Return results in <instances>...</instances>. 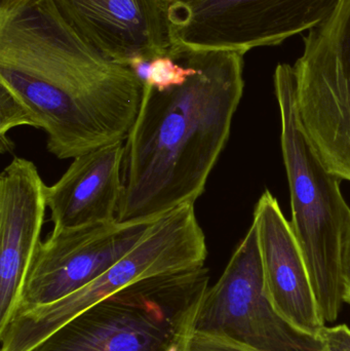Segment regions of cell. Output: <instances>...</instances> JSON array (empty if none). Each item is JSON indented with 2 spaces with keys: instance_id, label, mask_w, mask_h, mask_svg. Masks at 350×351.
<instances>
[{
  "instance_id": "cell-10",
  "label": "cell",
  "mask_w": 350,
  "mask_h": 351,
  "mask_svg": "<svg viewBox=\"0 0 350 351\" xmlns=\"http://www.w3.org/2000/svg\"><path fill=\"white\" fill-rule=\"evenodd\" d=\"M80 36L106 57L129 66L168 55L171 43L164 0H53Z\"/></svg>"
},
{
  "instance_id": "cell-8",
  "label": "cell",
  "mask_w": 350,
  "mask_h": 351,
  "mask_svg": "<svg viewBox=\"0 0 350 351\" xmlns=\"http://www.w3.org/2000/svg\"><path fill=\"white\" fill-rule=\"evenodd\" d=\"M193 331L230 338L258 351H320L322 348L320 338L294 327L269 301L254 222L221 278L208 289Z\"/></svg>"
},
{
  "instance_id": "cell-1",
  "label": "cell",
  "mask_w": 350,
  "mask_h": 351,
  "mask_svg": "<svg viewBox=\"0 0 350 351\" xmlns=\"http://www.w3.org/2000/svg\"><path fill=\"white\" fill-rule=\"evenodd\" d=\"M0 86L28 109L60 160L123 142L144 82L92 47L53 0H0Z\"/></svg>"
},
{
  "instance_id": "cell-12",
  "label": "cell",
  "mask_w": 350,
  "mask_h": 351,
  "mask_svg": "<svg viewBox=\"0 0 350 351\" xmlns=\"http://www.w3.org/2000/svg\"><path fill=\"white\" fill-rule=\"evenodd\" d=\"M267 296L291 325L312 337L324 329L316 295L299 243L277 198L266 190L257 202L254 220Z\"/></svg>"
},
{
  "instance_id": "cell-7",
  "label": "cell",
  "mask_w": 350,
  "mask_h": 351,
  "mask_svg": "<svg viewBox=\"0 0 350 351\" xmlns=\"http://www.w3.org/2000/svg\"><path fill=\"white\" fill-rule=\"evenodd\" d=\"M172 57L277 47L326 20L340 0H164Z\"/></svg>"
},
{
  "instance_id": "cell-5",
  "label": "cell",
  "mask_w": 350,
  "mask_h": 351,
  "mask_svg": "<svg viewBox=\"0 0 350 351\" xmlns=\"http://www.w3.org/2000/svg\"><path fill=\"white\" fill-rule=\"evenodd\" d=\"M207 257L195 204H183L153 221L129 253L88 286L14 315L0 327V351H31L70 319L125 287L150 276L201 267Z\"/></svg>"
},
{
  "instance_id": "cell-2",
  "label": "cell",
  "mask_w": 350,
  "mask_h": 351,
  "mask_svg": "<svg viewBox=\"0 0 350 351\" xmlns=\"http://www.w3.org/2000/svg\"><path fill=\"white\" fill-rule=\"evenodd\" d=\"M193 66L185 82L144 84L125 140L123 194L117 222L150 223L205 192L244 93L245 53H182Z\"/></svg>"
},
{
  "instance_id": "cell-14",
  "label": "cell",
  "mask_w": 350,
  "mask_h": 351,
  "mask_svg": "<svg viewBox=\"0 0 350 351\" xmlns=\"http://www.w3.org/2000/svg\"><path fill=\"white\" fill-rule=\"evenodd\" d=\"M29 125L36 128L32 115L27 107L16 98L10 90L0 86V152H10L14 142L8 137L14 128Z\"/></svg>"
},
{
  "instance_id": "cell-11",
  "label": "cell",
  "mask_w": 350,
  "mask_h": 351,
  "mask_svg": "<svg viewBox=\"0 0 350 351\" xmlns=\"http://www.w3.org/2000/svg\"><path fill=\"white\" fill-rule=\"evenodd\" d=\"M47 188L36 166L14 158L0 175V327L14 315L40 243Z\"/></svg>"
},
{
  "instance_id": "cell-17",
  "label": "cell",
  "mask_w": 350,
  "mask_h": 351,
  "mask_svg": "<svg viewBox=\"0 0 350 351\" xmlns=\"http://www.w3.org/2000/svg\"><path fill=\"white\" fill-rule=\"evenodd\" d=\"M341 276H342L343 301L350 305V226L343 239L341 251Z\"/></svg>"
},
{
  "instance_id": "cell-15",
  "label": "cell",
  "mask_w": 350,
  "mask_h": 351,
  "mask_svg": "<svg viewBox=\"0 0 350 351\" xmlns=\"http://www.w3.org/2000/svg\"><path fill=\"white\" fill-rule=\"evenodd\" d=\"M184 351H258L230 338L203 332L192 331Z\"/></svg>"
},
{
  "instance_id": "cell-6",
  "label": "cell",
  "mask_w": 350,
  "mask_h": 351,
  "mask_svg": "<svg viewBox=\"0 0 350 351\" xmlns=\"http://www.w3.org/2000/svg\"><path fill=\"white\" fill-rule=\"evenodd\" d=\"M302 125L327 168L350 181V0L303 36V51L293 65Z\"/></svg>"
},
{
  "instance_id": "cell-13",
  "label": "cell",
  "mask_w": 350,
  "mask_h": 351,
  "mask_svg": "<svg viewBox=\"0 0 350 351\" xmlns=\"http://www.w3.org/2000/svg\"><path fill=\"white\" fill-rule=\"evenodd\" d=\"M125 141L73 158L65 174L47 186L53 232L115 222L123 194Z\"/></svg>"
},
{
  "instance_id": "cell-3",
  "label": "cell",
  "mask_w": 350,
  "mask_h": 351,
  "mask_svg": "<svg viewBox=\"0 0 350 351\" xmlns=\"http://www.w3.org/2000/svg\"><path fill=\"white\" fill-rule=\"evenodd\" d=\"M282 121V150L291 194L290 222L299 243L325 323L335 322L343 303L341 251L350 226V208L341 178L331 172L308 138L285 63L275 71Z\"/></svg>"
},
{
  "instance_id": "cell-16",
  "label": "cell",
  "mask_w": 350,
  "mask_h": 351,
  "mask_svg": "<svg viewBox=\"0 0 350 351\" xmlns=\"http://www.w3.org/2000/svg\"><path fill=\"white\" fill-rule=\"evenodd\" d=\"M318 338L322 342L320 351H350V329L347 325L325 327Z\"/></svg>"
},
{
  "instance_id": "cell-9",
  "label": "cell",
  "mask_w": 350,
  "mask_h": 351,
  "mask_svg": "<svg viewBox=\"0 0 350 351\" xmlns=\"http://www.w3.org/2000/svg\"><path fill=\"white\" fill-rule=\"evenodd\" d=\"M151 223L115 221L51 231L35 251L12 317L61 300L94 282L139 243Z\"/></svg>"
},
{
  "instance_id": "cell-4",
  "label": "cell",
  "mask_w": 350,
  "mask_h": 351,
  "mask_svg": "<svg viewBox=\"0 0 350 351\" xmlns=\"http://www.w3.org/2000/svg\"><path fill=\"white\" fill-rule=\"evenodd\" d=\"M209 282L205 266L138 280L31 351H184Z\"/></svg>"
}]
</instances>
